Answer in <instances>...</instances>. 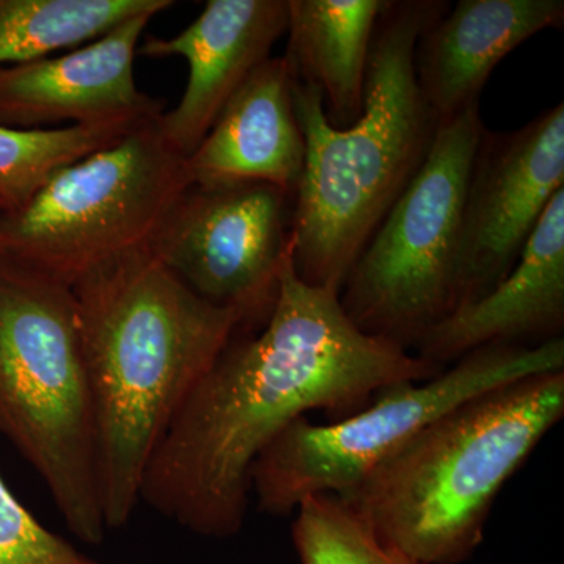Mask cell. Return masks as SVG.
Wrapping results in <instances>:
<instances>
[{
  "label": "cell",
  "mask_w": 564,
  "mask_h": 564,
  "mask_svg": "<svg viewBox=\"0 0 564 564\" xmlns=\"http://www.w3.org/2000/svg\"><path fill=\"white\" fill-rule=\"evenodd\" d=\"M441 370L361 332L339 293L295 273L291 252L269 318L237 334L188 397L148 464L140 503L198 536H236L252 464L282 430L311 411L345 417L384 389Z\"/></svg>",
  "instance_id": "6da1fadb"
},
{
  "label": "cell",
  "mask_w": 564,
  "mask_h": 564,
  "mask_svg": "<svg viewBox=\"0 0 564 564\" xmlns=\"http://www.w3.org/2000/svg\"><path fill=\"white\" fill-rule=\"evenodd\" d=\"M107 530L131 522L155 448L234 337L240 315L196 295L148 248L73 288Z\"/></svg>",
  "instance_id": "7a4b0ae2"
},
{
  "label": "cell",
  "mask_w": 564,
  "mask_h": 564,
  "mask_svg": "<svg viewBox=\"0 0 564 564\" xmlns=\"http://www.w3.org/2000/svg\"><path fill=\"white\" fill-rule=\"evenodd\" d=\"M441 0H386L375 28L361 117L334 128L321 91L293 76L304 169L292 203L295 273L339 293L345 278L432 150L440 120L419 87L415 44Z\"/></svg>",
  "instance_id": "3957f363"
},
{
  "label": "cell",
  "mask_w": 564,
  "mask_h": 564,
  "mask_svg": "<svg viewBox=\"0 0 564 564\" xmlns=\"http://www.w3.org/2000/svg\"><path fill=\"white\" fill-rule=\"evenodd\" d=\"M564 415V370L467 400L344 496L386 544L419 564H462L485 540L505 485Z\"/></svg>",
  "instance_id": "277c9868"
},
{
  "label": "cell",
  "mask_w": 564,
  "mask_h": 564,
  "mask_svg": "<svg viewBox=\"0 0 564 564\" xmlns=\"http://www.w3.org/2000/svg\"><path fill=\"white\" fill-rule=\"evenodd\" d=\"M0 434L82 543L106 540L95 413L73 289L0 251Z\"/></svg>",
  "instance_id": "5b68a950"
},
{
  "label": "cell",
  "mask_w": 564,
  "mask_h": 564,
  "mask_svg": "<svg viewBox=\"0 0 564 564\" xmlns=\"http://www.w3.org/2000/svg\"><path fill=\"white\" fill-rule=\"evenodd\" d=\"M555 370H564L563 337L540 345H486L429 380L384 389L362 410L328 425L296 419L252 464L259 511L285 516L310 497L347 496L441 415L499 386Z\"/></svg>",
  "instance_id": "8992f818"
},
{
  "label": "cell",
  "mask_w": 564,
  "mask_h": 564,
  "mask_svg": "<svg viewBox=\"0 0 564 564\" xmlns=\"http://www.w3.org/2000/svg\"><path fill=\"white\" fill-rule=\"evenodd\" d=\"M159 118L65 166L20 209L0 212V251L73 289L148 248L192 184L187 159L163 139Z\"/></svg>",
  "instance_id": "52a82bcc"
},
{
  "label": "cell",
  "mask_w": 564,
  "mask_h": 564,
  "mask_svg": "<svg viewBox=\"0 0 564 564\" xmlns=\"http://www.w3.org/2000/svg\"><path fill=\"white\" fill-rule=\"evenodd\" d=\"M485 129L480 104L441 122L421 170L352 263L339 300L361 332L411 351L454 310L464 196Z\"/></svg>",
  "instance_id": "ba28073f"
},
{
  "label": "cell",
  "mask_w": 564,
  "mask_h": 564,
  "mask_svg": "<svg viewBox=\"0 0 564 564\" xmlns=\"http://www.w3.org/2000/svg\"><path fill=\"white\" fill-rule=\"evenodd\" d=\"M292 203L262 182L191 184L148 250L196 295L239 314L243 333H252L272 313L292 252Z\"/></svg>",
  "instance_id": "9c48e42d"
},
{
  "label": "cell",
  "mask_w": 564,
  "mask_h": 564,
  "mask_svg": "<svg viewBox=\"0 0 564 564\" xmlns=\"http://www.w3.org/2000/svg\"><path fill=\"white\" fill-rule=\"evenodd\" d=\"M563 188V102L518 131L485 129L464 196L452 311L484 299L511 272Z\"/></svg>",
  "instance_id": "30bf717a"
},
{
  "label": "cell",
  "mask_w": 564,
  "mask_h": 564,
  "mask_svg": "<svg viewBox=\"0 0 564 564\" xmlns=\"http://www.w3.org/2000/svg\"><path fill=\"white\" fill-rule=\"evenodd\" d=\"M155 14H139L79 50L0 68V126L35 131L47 126L150 122L159 99L137 87L133 62Z\"/></svg>",
  "instance_id": "8fae6325"
},
{
  "label": "cell",
  "mask_w": 564,
  "mask_h": 564,
  "mask_svg": "<svg viewBox=\"0 0 564 564\" xmlns=\"http://www.w3.org/2000/svg\"><path fill=\"white\" fill-rule=\"evenodd\" d=\"M288 25V0H209L180 35L143 41L137 54L181 57L188 65L180 104L159 118L163 139L174 151L187 159L199 147L234 93L269 61Z\"/></svg>",
  "instance_id": "7c38bea8"
},
{
  "label": "cell",
  "mask_w": 564,
  "mask_h": 564,
  "mask_svg": "<svg viewBox=\"0 0 564 564\" xmlns=\"http://www.w3.org/2000/svg\"><path fill=\"white\" fill-rule=\"evenodd\" d=\"M564 188L556 193L511 272L484 299L423 334L415 352L444 369L486 345H540L563 337Z\"/></svg>",
  "instance_id": "4fadbf2b"
},
{
  "label": "cell",
  "mask_w": 564,
  "mask_h": 564,
  "mask_svg": "<svg viewBox=\"0 0 564 564\" xmlns=\"http://www.w3.org/2000/svg\"><path fill=\"white\" fill-rule=\"evenodd\" d=\"M563 0H459L422 33L419 87L441 122L480 104L499 63L527 40L563 29Z\"/></svg>",
  "instance_id": "5bb4252c"
},
{
  "label": "cell",
  "mask_w": 564,
  "mask_h": 564,
  "mask_svg": "<svg viewBox=\"0 0 564 564\" xmlns=\"http://www.w3.org/2000/svg\"><path fill=\"white\" fill-rule=\"evenodd\" d=\"M304 137L293 107L288 58L258 66L187 158L192 184L274 185L293 199L304 169Z\"/></svg>",
  "instance_id": "9a60e30c"
},
{
  "label": "cell",
  "mask_w": 564,
  "mask_h": 564,
  "mask_svg": "<svg viewBox=\"0 0 564 564\" xmlns=\"http://www.w3.org/2000/svg\"><path fill=\"white\" fill-rule=\"evenodd\" d=\"M288 52L295 79L321 91L334 128L362 113L367 65L386 0H288Z\"/></svg>",
  "instance_id": "2e32d148"
},
{
  "label": "cell",
  "mask_w": 564,
  "mask_h": 564,
  "mask_svg": "<svg viewBox=\"0 0 564 564\" xmlns=\"http://www.w3.org/2000/svg\"><path fill=\"white\" fill-rule=\"evenodd\" d=\"M173 0H0V68L51 57L101 39L139 14L172 9Z\"/></svg>",
  "instance_id": "e0dca14e"
},
{
  "label": "cell",
  "mask_w": 564,
  "mask_h": 564,
  "mask_svg": "<svg viewBox=\"0 0 564 564\" xmlns=\"http://www.w3.org/2000/svg\"><path fill=\"white\" fill-rule=\"evenodd\" d=\"M143 124L147 122L115 121L35 131L0 126V204L6 209L3 212L20 209L55 173L110 147Z\"/></svg>",
  "instance_id": "ac0fdd59"
},
{
  "label": "cell",
  "mask_w": 564,
  "mask_h": 564,
  "mask_svg": "<svg viewBox=\"0 0 564 564\" xmlns=\"http://www.w3.org/2000/svg\"><path fill=\"white\" fill-rule=\"evenodd\" d=\"M293 513L292 543L300 564H419L386 544L343 497H310Z\"/></svg>",
  "instance_id": "d6986e66"
},
{
  "label": "cell",
  "mask_w": 564,
  "mask_h": 564,
  "mask_svg": "<svg viewBox=\"0 0 564 564\" xmlns=\"http://www.w3.org/2000/svg\"><path fill=\"white\" fill-rule=\"evenodd\" d=\"M0 564L102 563L41 524L0 474Z\"/></svg>",
  "instance_id": "ffe728a7"
},
{
  "label": "cell",
  "mask_w": 564,
  "mask_h": 564,
  "mask_svg": "<svg viewBox=\"0 0 564 564\" xmlns=\"http://www.w3.org/2000/svg\"><path fill=\"white\" fill-rule=\"evenodd\" d=\"M3 210H6V209H3L2 204H0V212H3Z\"/></svg>",
  "instance_id": "44dd1931"
}]
</instances>
